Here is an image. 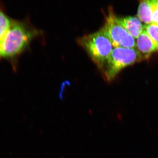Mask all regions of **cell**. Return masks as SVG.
I'll use <instances>...</instances> for the list:
<instances>
[{"mask_svg":"<svg viewBox=\"0 0 158 158\" xmlns=\"http://www.w3.org/2000/svg\"><path fill=\"white\" fill-rule=\"evenodd\" d=\"M136 47L142 60L149 59L152 54L158 52V44L151 38L144 29L137 39Z\"/></svg>","mask_w":158,"mask_h":158,"instance_id":"obj_5","label":"cell"},{"mask_svg":"<svg viewBox=\"0 0 158 158\" xmlns=\"http://www.w3.org/2000/svg\"><path fill=\"white\" fill-rule=\"evenodd\" d=\"M144 30L148 35L158 44V24L151 23L144 26Z\"/></svg>","mask_w":158,"mask_h":158,"instance_id":"obj_9","label":"cell"},{"mask_svg":"<svg viewBox=\"0 0 158 158\" xmlns=\"http://www.w3.org/2000/svg\"><path fill=\"white\" fill-rule=\"evenodd\" d=\"M138 18L146 25L152 23V10L150 1H141L138 6Z\"/></svg>","mask_w":158,"mask_h":158,"instance_id":"obj_7","label":"cell"},{"mask_svg":"<svg viewBox=\"0 0 158 158\" xmlns=\"http://www.w3.org/2000/svg\"><path fill=\"white\" fill-rule=\"evenodd\" d=\"M102 28L114 48H135V39L118 22V17L116 16L112 8L109 9L105 16L104 25Z\"/></svg>","mask_w":158,"mask_h":158,"instance_id":"obj_4","label":"cell"},{"mask_svg":"<svg viewBox=\"0 0 158 158\" xmlns=\"http://www.w3.org/2000/svg\"><path fill=\"white\" fill-rule=\"evenodd\" d=\"M39 31L28 23L12 20L9 30L0 42V57L13 60L27 49Z\"/></svg>","mask_w":158,"mask_h":158,"instance_id":"obj_1","label":"cell"},{"mask_svg":"<svg viewBox=\"0 0 158 158\" xmlns=\"http://www.w3.org/2000/svg\"><path fill=\"white\" fill-rule=\"evenodd\" d=\"M152 10V23L158 24V9L156 0L150 1Z\"/></svg>","mask_w":158,"mask_h":158,"instance_id":"obj_10","label":"cell"},{"mask_svg":"<svg viewBox=\"0 0 158 158\" xmlns=\"http://www.w3.org/2000/svg\"><path fill=\"white\" fill-rule=\"evenodd\" d=\"M141 60V55L135 49L114 48L101 69L103 78L106 81H111L122 69Z\"/></svg>","mask_w":158,"mask_h":158,"instance_id":"obj_3","label":"cell"},{"mask_svg":"<svg viewBox=\"0 0 158 158\" xmlns=\"http://www.w3.org/2000/svg\"><path fill=\"white\" fill-rule=\"evenodd\" d=\"M12 20L6 14L2 5L0 3V42L9 30Z\"/></svg>","mask_w":158,"mask_h":158,"instance_id":"obj_8","label":"cell"},{"mask_svg":"<svg viewBox=\"0 0 158 158\" xmlns=\"http://www.w3.org/2000/svg\"><path fill=\"white\" fill-rule=\"evenodd\" d=\"M77 43L100 70L113 50V44L102 27L92 34L80 37Z\"/></svg>","mask_w":158,"mask_h":158,"instance_id":"obj_2","label":"cell"},{"mask_svg":"<svg viewBox=\"0 0 158 158\" xmlns=\"http://www.w3.org/2000/svg\"><path fill=\"white\" fill-rule=\"evenodd\" d=\"M157 8L158 9V1H157Z\"/></svg>","mask_w":158,"mask_h":158,"instance_id":"obj_11","label":"cell"},{"mask_svg":"<svg viewBox=\"0 0 158 158\" xmlns=\"http://www.w3.org/2000/svg\"><path fill=\"white\" fill-rule=\"evenodd\" d=\"M118 22L132 36L138 39L144 31V26L142 25L141 20L136 17L129 16L118 18Z\"/></svg>","mask_w":158,"mask_h":158,"instance_id":"obj_6","label":"cell"}]
</instances>
